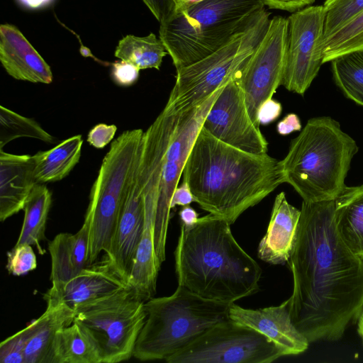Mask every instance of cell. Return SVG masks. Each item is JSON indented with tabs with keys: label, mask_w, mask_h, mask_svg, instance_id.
I'll list each match as a JSON object with an SVG mask.
<instances>
[{
	"label": "cell",
	"mask_w": 363,
	"mask_h": 363,
	"mask_svg": "<svg viewBox=\"0 0 363 363\" xmlns=\"http://www.w3.org/2000/svg\"><path fill=\"white\" fill-rule=\"evenodd\" d=\"M335 199L302 202L287 263L293 276L291 320L309 342L335 341L363 307V259L339 235Z\"/></svg>",
	"instance_id": "cell-1"
},
{
	"label": "cell",
	"mask_w": 363,
	"mask_h": 363,
	"mask_svg": "<svg viewBox=\"0 0 363 363\" xmlns=\"http://www.w3.org/2000/svg\"><path fill=\"white\" fill-rule=\"evenodd\" d=\"M183 180L199 206L230 225L284 183L279 161L221 142L201 127L186 160Z\"/></svg>",
	"instance_id": "cell-2"
},
{
	"label": "cell",
	"mask_w": 363,
	"mask_h": 363,
	"mask_svg": "<svg viewBox=\"0 0 363 363\" xmlns=\"http://www.w3.org/2000/svg\"><path fill=\"white\" fill-rule=\"evenodd\" d=\"M174 259L178 285L203 298L234 303L259 290L260 267L222 218L208 213L182 225Z\"/></svg>",
	"instance_id": "cell-3"
},
{
	"label": "cell",
	"mask_w": 363,
	"mask_h": 363,
	"mask_svg": "<svg viewBox=\"0 0 363 363\" xmlns=\"http://www.w3.org/2000/svg\"><path fill=\"white\" fill-rule=\"evenodd\" d=\"M357 152L356 142L337 121L329 116L311 118L279 161L284 182L303 201L334 200L346 187L345 180Z\"/></svg>",
	"instance_id": "cell-4"
},
{
	"label": "cell",
	"mask_w": 363,
	"mask_h": 363,
	"mask_svg": "<svg viewBox=\"0 0 363 363\" xmlns=\"http://www.w3.org/2000/svg\"><path fill=\"white\" fill-rule=\"evenodd\" d=\"M265 11L262 0H203L176 9L160 23V39L179 70L247 30Z\"/></svg>",
	"instance_id": "cell-5"
},
{
	"label": "cell",
	"mask_w": 363,
	"mask_h": 363,
	"mask_svg": "<svg viewBox=\"0 0 363 363\" xmlns=\"http://www.w3.org/2000/svg\"><path fill=\"white\" fill-rule=\"evenodd\" d=\"M232 304L203 298L179 285L169 296L148 299L133 357L166 360L216 323L230 319Z\"/></svg>",
	"instance_id": "cell-6"
},
{
	"label": "cell",
	"mask_w": 363,
	"mask_h": 363,
	"mask_svg": "<svg viewBox=\"0 0 363 363\" xmlns=\"http://www.w3.org/2000/svg\"><path fill=\"white\" fill-rule=\"evenodd\" d=\"M144 131L123 132L111 144L89 194L85 214L90 220L88 264L108 252L115 227L137 168Z\"/></svg>",
	"instance_id": "cell-7"
},
{
	"label": "cell",
	"mask_w": 363,
	"mask_h": 363,
	"mask_svg": "<svg viewBox=\"0 0 363 363\" xmlns=\"http://www.w3.org/2000/svg\"><path fill=\"white\" fill-rule=\"evenodd\" d=\"M269 16L265 11L247 30L202 60L177 70L175 84L163 109L179 113L197 107L236 75L264 35Z\"/></svg>",
	"instance_id": "cell-8"
},
{
	"label": "cell",
	"mask_w": 363,
	"mask_h": 363,
	"mask_svg": "<svg viewBox=\"0 0 363 363\" xmlns=\"http://www.w3.org/2000/svg\"><path fill=\"white\" fill-rule=\"evenodd\" d=\"M145 303L128 286L75 311L74 321L92 343L101 363H117L133 357L146 320Z\"/></svg>",
	"instance_id": "cell-9"
},
{
	"label": "cell",
	"mask_w": 363,
	"mask_h": 363,
	"mask_svg": "<svg viewBox=\"0 0 363 363\" xmlns=\"http://www.w3.org/2000/svg\"><path fill=\"white\" fill-rule=\"evenodd\" d=\"M285 356L268 337L228 319L208 329L168 363H269Z\"/></svg>",
	"instance_id": "cell-10"
},
{
	"label": "cell",
	"mask_w": 363,
	"mask_h": 363,
	"mask_svg": "<svg viewBox=\"0 0 363 363\" xmlns=\"http://www.w3.org/2000/svg\"><path fill=\"white\" fill-rule=\"evenodd\" d=\"M223 86L217 89L200 106L177 113V121L163 157L158 189L155 246L160 264L165 260V246L172 194L179 185L186 160L206 116Z\"/></svg>",
	"instance_id": "cell-11"
},
{
	"label": "cell",
	"mask_w": 363,
	"mask_h": 363,
	"mask_svg": "<svg viewBox=\"0 0 363 363\" xmlns=\"http://www.w3.org/2000/svg\"><path fill=\"white\" fill-rule=\"evenodd\" d=\"M288 40V20L281 16L270 19L268 28L240 71L238 79L251 119L259 128L260 106L272 99L281 85Z\"/></svg>",
	"instance_id": "cell-12"
},
{
	"label": "cell",
	"mask_w": 363,
	"mask_h": 363,
	"mask_svg": "<svg viewBox=\"0 0 363 363\" xmlns=\"http://www.w3.org/2000/svg\"><path fill=\"white\" fill-rule=\"evenodd\" d=\"M323 6H311L288 18V40L281 85L303 95L317 76L323 62Z\"/></svg>",
	"instance_id": "cell-13"
},
{
	"label": "cell",
	"mask_w": 363,
	"mask_h": 363,
	"mask_svg": "<svg viewBox=\"0 0 363 363\" xmlns=\"http://www.w3.org/2000/svg\"><path fill=\"white\" fill-rule=\"evenodd\" d=\"M239 72L224 85L207 113L202 128L216 139L241 150L257 155L267 153L268 142L248 113Z\"/></svg>",
	"instance_id": "cell-14"
},
{
	"label": "cell",
	"mask_w": 363,
	"mask_h": 363,
	"mask_svg": "<svg viewBox=\"0 0 363 363\" xmlns=\"http://www.w3.org/2000/svg\"><path fill=\"white\" fill-rule=\"evenodd\" d=\"M128 286L126 279L105 253L101 259L86 266L60 289L50 288L46 294L60 298L75 312L82 306Z\"/></svg>",
	"instance_id": "cell-15"
},
{
	"label": "cell",
	"mask_w": 363,
	"mask_h": 363,
	"mask_svg": "<svg viewBox=\"0 0 363 363\" xmlns=\"http://www.w3.org/2000/svg\"><path fill=\"white\" fill-rule=\"evenodd\" d=\"M229 318L268 337L285 356L299 354L308 347L310 342L291 320L289 298L277 306L256 310L244 308L234 303L230 306Z\"/></svg>",
	"instance_id": "cell-16"
},
{
	"label": "cell",
	"mask_w": 363,
	"mask_h": 363,
	"mask_svg": "<svg viewBox=\"0 0 363 363\" xmlns=\"http://www.w3.org/2000/svg\"><path fill=\"white\" fill-rule=\"evenodd\" d=\"M138 167V164L117 220L109 250L106 253L126 279L128 284L145 222L144 200Z\"/></svg>",
	"instance_id": "cell-17"
},
{
	"label": "cell",
	"mask_w": 363,
	"mask_h": 363,
	"mask_svg": "<svg viewBox=\"0 0 363 363\" xmlns=\"http://www.w3.org/2000/svg\"><path fill=\"white\" fill-rule=\"evenodd\" d=\"M0 61L6 72L18 80L50 84V67L13 25L0 26Z\"/></svg>",
	"instance_id": "cell-18"
},
{
	"label": "cell",
	"mask_w": 363,
	"mask_h": 363,
	"mask_svg": "<svg viewBox=\"0 0 363 363\" xmlns=\"http://www.w3.org/2000/svg\"><path fill=\"white\" fill-rule=\"evenodd\" d=\"M301 210L290 204L284 192L275 198L266 234L261 240L257 255L270 264L288 262L296 244Z\"/></svg>",
	"instance_id": "cell-19"
},
{
	"label": "cell",
	"mask_w": 363,
	"mask_h": 363,
	"mask_svg": "<svg viewBox=\"0 0 363 363\" xmlns=\"http://www.w3.org/2000/svg\"><path fill=\"white\" fill-rule=\"evenodd\" d=\"M33 157L0 150V220L23 210L37 184Z\"/></svg>",
	"instance_id": "cell-20"
},
{
	"label": "cell",
	"mask_w": 363,
	"mask_h": 363,
	"mask_svg": "<svg viewBox=\"0 0 363 363\" xmlns=\"http://www.w3.org/2000/svg\"><path fill=\"white\" fill-rule=\"evenodd\" d=\"M45 312L27 325L25 363H51L54 341L57 332L72 324L75 312L60 298L45 294Z\"/></svg>",
	"instance_id": "cell-21"
},
{
	"label": "cell",
	"mask_w": 363,
	"mask_h": 363,
	"mask_svg": "<svg viewBox=\"0 0 363 363\" xmlns=\"http://www.w3.org/2000/svg\"><path fill=\"white\" fill-rule=\"evenodd\" d=\"M90 220L84 217L74 234L60 233L49 243L52 289H58L88 265Z\"/></svg>",
	"instance_id": "cell-22"
},
{
	"label": "cell",
	"mask_w": 363,
	"mask_h": 363,
	"mask_svg": "<svg viewBox=\"0 0 363 363\" xmlns=\"http://www.w3.org/2000/svg\"><path fill=\"white\" fill-rule=\"evenodd\" d=\"M334 218L342 241L363 259V184L346 186L335 199Z\"/></svg>",
	"instance_id": "cell-23"
},
{
	"label": "cell",
	"mask_w": 363,
	"mask_h": 363,
	"mask_svg": "<svg viewBox=\"0 0 363 363\" xmlns=\"http://www.w3.org/2000/svg\"><path fill=\"white\" fill-rule=\"evenodd\" d=\"M82 144V135H77L33 155L37 183L54 182L66 177L79 161Z\"/></svg>",
	"instance_id": "cell-24"
},
{
	"label": "cell",
	"mask_w": 363,
	"mask_h": 363,
	"mask_svg": "<svg viewBox=\"0 0 363 363\" xmlns=\"http://www.w3.org/2000/svg\"><path fill=\"white\" fill-rule=\"evenodd\" d=\"M51 203L50 190L45 184H37L25 203L24 219L15 245L28 244L35 246L39 254L45 253L40 242L46 238V223Z\"/></svg>",
	"instance_id": "cell-25"
},
{
	"label": "cell",
	"mask_w": 363,
	"mask_h": 363,
	"mask_svg": "<svg viewBox=\"0 0 363 363\" xmlns=\"http://www.w3.org/2000/svg\"><path fill=\"white\" fill-rule=\"evenodd\" d=\"M51 363H101L91 341L74 321L55 337Z\"/></svg>",
	"instance_id": "cell-26"
},
{
	"label": "cell",
	"mask_w": 363,
	"mask_h": 363,
	"mask_svg": "<svg viewBox=\"0 0 363 363\" xmlns=\"http://www.w3.org/2000/svg\"><path fill=\"white\" fill-rule=\"evenodd\" d=\"M167 54L162 40L151 33L145 37L125 36L118 42L114 55L139 69L155 68L159 70Z\"/></svg>",
	"instance_id": "cell-27"
},
{
	"label": "cell",
	"mask_w": 363,
	"mask_h": 363,
	"mask_svg": "<svg viewBox=\"0 0 363 363\" xmlns=\"http://www.w3.org/2000/svg\"><path fill=\"white\" fill-rule=\"evenodd\" d=\"M330 62L337 86L347 98L363 106V50L342 55Z\"/></svg>",
	"instance_id": "cell-28"
},
{
	"label": "cell",
	"mask_w": 363,
	"mask_h": 363,
	"mask_svg": "<svg viewBox=\"0 0 363 363\" xmlns=\"http://www.w3.org/2000/svg\"><path fill=\"white\" fill-rule=\"evenodd\" d=\"M363 50V13L322 40L323 62L342 55Z\"/></svg>",
	"instance_id": "cell-29"
},
{
	"label": "cell",
	"mask_w": 363,
	"mask_h": 363,
	"mask_svg": "<svg viewBox=\"0 0 363 363\" xmlns=\"http://www.w3.org/2000/svg\"><path fill=\"white\" fill-rule=\"evenodd\" d=\"M21 137H28L52 143L55 138L35 121L0 106V150L7 143Z\"/></svg>",
	"instance_id": "cell-30"
},
{
	"label": "cell",
	"mask_w": 363,
	"mask_h": 363,
	"mask_svg": "<svg viewBox=\"0 0 363 363\" xmlns=\"http://www.w3.org/2000/svg\"><path fill=\"white\" fill-rule=\"evenodd\" d=\"M323 6L325 11L323 40L363 13V0H345Z\"/></svg>",
	"instance_id": "cell-31"
},
{
	"label": "cell",
	"mask_w": 363,
	"mask_h": 363,
	"mask_svg": "<svg viewBox=\"0 0 363 363\" xmlns=\"http://www.w3.org/2000/svg\"><path fill=\"white\" fill-rule=\"evenodd\" d=\"M36 267V256L30 245H14L7 254L6 268L11 274L21 276L34 270Z\"/></svg>",
	"instance_id": "cell-32"
},
{
	"label": "cell",
	"mask_w": 363,
	"mask_h": 363,
	"mask_svg": "<svg viewBox=\"0 0 363 363\" xmlns=\"http://www.w3.org/2000/svg\"><path fill=\"white\" fill-rule=\"evenodd\" d=\"M28 333L26 326L1 342V363H25V347Z\"/></svg>",
	"instance_id": "cell-33"
},
{
	"label": "cell",
	"mask_w": 363,
	"mask_h": 363,
	"mask_svg": "<svg viewBox=\"0 0 363 363\" xmlns=\"http://www.w3.org/2000/svg\"><path fill=\"white\" fill-rule=\"evenodd\" d=\"M140 69L131 63L121 60L113 64L111 77L113 82L123 86L134 84L139 75Z\"/></svg>",
	"instance_id": "cell-34"
},
{
	"label": "cell",
	"mask_w": 363,
	"mask_h": 363,
	"mask_svg": "<svg viewBox=\"0 0 363 363\" xmlns=\"http://www.w3.org/2000/svg\"><path fill=\"white\" fill-rule=\"evenodd\" d=\"M116 130L115 125L99 123L90 130L87 141L96 148H103L113 140Z\"/></svg>",
	"instance_id": "cell-35"
},
{
	"label": "cell",
	"mask_w": 363,
	"mask_h": 363,
	"mask_svg": "<svg viewBox=\"0 0 363 363\" xmlns=\"http://www.w3.org/2000/svg\"><path fill=\"white\" fill-rule=\"evenodd\" d=\"M281 104L272 98L263 102L257 113L259 125H267L276 121L281 115Z\"/></svg>",
	"instance_id": "cell-36"
},
{
	"label": "cell",
	"mask_w": 363,
	"mask_h": 363,
	"mask_svg": "<svg viewBox=\"0 0 363 363\" xmlns=\"http://www.w3.org/2000/svg\"><path fill=\"white\" fill-rule=\"evenodd\" d=\"M160 23L164 22L175 11L173 0H143Z\"/></svg>",
	"instance_id": "cell-37"
},
{
	"label": "cell",
	"mask_w": 363,
	"mask_h": 363,
	"mask_svg": "<svg viewBox=\"0 0 363 363\" xmlns=\"http://www.w3.org/2000/svg\"><path fill=\"white\" fill-rule=\"evenodd\" d=\"M195 202L194 197L187 182L184 180L175 189L170 203L171 209L177 206H185Z\"/></svg>",
	"instance_id": "cell-38"
},
{
	"label": "cell",
	"mask_w": 363,
	"mask_h": 363,
	"mask_svg": "<svg viewBox=\"0 0 363 363\" xmlns=\"http://www.w3.org/2000/svg\"><path fill=\"white\" fill-rule=\"evenodd\" d=\"M264 5L269 9L296 11L305 6L309 5L315 0H262Z\"/></svg>",
	"instance_id": "cell-39"
},
{
	"label": "cell",
	"mask_w": 363,
	"mask_h": 363,
	"mask_svg": "<svg viewBox=\"0 0 363 363\" xmlns=\"http://www.w3.org/2000/svg\"><path fill=\"white\" fill-rule=\"evenodd\" d=\"M301 123L298 116L295 113L287 114L277 125V130L281 135H286L294 131L301 130Z\"/></svg>",
	"instance_id": "cell-40"
},
{
	"label": "cell",
	"mask_w": 363,
	"mask_h": 363,
	"mask_svg": "<svg viewBox=\"0 0 363 363\" xmlns=\"http://www.w3.org/2000/svg\"><path fill=\"white\" fill-rule=\"evenodd\" d=\"M182 225L185 226H191L194 225L199 219L198 213L189 206H183L179 213Z\"/></svg>",
	"instance_id": "cell-41"
},
{
	"label": "cell",
	"mask_w": 363,
	"mask_h": 363,
	"mask_svg": "<svg viewBox=\"0 0 363 363\" xmlns=\"http://www.w3.org/2000/svg\"><path fill=\"white\" fill-rule=\"evenodd\" d=\"M23 6L28 9H39L48 6L53 0H18Z\"/></svg>",
	"instance_id": "cell-42"
},
{
	"label": "cell",
	"mask_w": 363,
	"mask_h": 363,
	"mask_svg": "<svg viewBox=\"0 0 363 363\" xmlns=\"http://www.w3.org/2000/svg\"><path fill=\"white\" fill-rule=\"evenodd\" d=\"M202 1L203 0H173L176 9H184Z\"/></svg>",
	"instance_id": "cell-43"
},
{
	"label": "cell",
	"mask_w": 363,
	"mask_h": 363,
	"mask_svg": "<svg viewBox=\"0 0 363 363\" xmlns=\"http://www.w3.org/2000/svg\"><path fill=\"white\" fill-rule=\"evenodd\" d=\"M357 332L363 342V307L357 318Z\"/></svg>",
	"instance_id": "cell-44"
},
{
	"label": "cell",
	"mask_w": 363,
	"mask_h": 363,
	"mask_svg": "<svg viewBox=\"0 0 363 363\" xmlns=\"http://www.w3.org/2000/svg\"><path fill=\"white\" fill-rule=\"evenodd\" d=\"M342 1H345V0H326L324 3V5H330V4H336V3Z\"/></svg>",
	"instance_id": "cell-45"
}]
</instances>
